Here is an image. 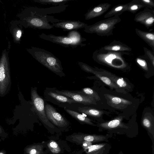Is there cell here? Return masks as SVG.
<instances>
[{
    "label": "cell",
    "mask_w": 154,
    "mask_h": 154,
    "mask_svg": "<svg viewBox=\"0 0 154 154\" xmlns=\"http://www.w3.org/2000/svg\"><path fill=\"white\" fill-rule=\"evenodd\" d=\"M18 20L25 28H30L37 29H51L53 26L51 23H56L60 21L59 20L50 15L42 16L34 12L29 7L25 8L17 15Z\"/></svg>",
    "instance_id": "obj_1"
},
{
    "label": "cell",
    "mask_w": 154,
    "mask_h": 154,
    "mask_svg": "<svg viewBox=\"0 0 154 154\" xmlns=\"http://www.w3.org/2000/svg\"><path fill=\"white\" fill-rule=\"evenodd\" d=\"M26 50L39 63L57 75L61 77L65 76L61 61L51 53L33 46Z\"/></svg>",
    "instance_id": "obj_2"
},
{
    "label": "cell",
    "mask_w": 154,
    "mask_h": 154,
    "mask_svg": "<svg viewBox=\"0 0 154 154\" xmlns=\"http://www.w3.org/2000/svg\"><path fill=\"white\" fill-rule=\"evenodd\" d=\"M130 54L128 52H118L105 51L99 49L93 54L94 60L99 63L113 67L123 68L127 64L124 57Z\"/></svg>",
    "instance_id": "obj_3"
},
{
    "label": "cell",
    "mask_w": 154,
    "mask_h": 154,
    "mask_svg": "<svg viewBox=\"0 0 154 154\" xmlns=\"http://www.w3.org/2000/svg\"><path fill=\"white\" fill-rule=\"evenodd\" d=\"M11 85L8 52L3 50L0 58V97H3L9 92Z\"/></svg>",
    "instance_id": "obj_4"
},
{
    "label": "cell",
    "mask_w": 154,
    "mask_h": 154,
    "mask_svg": "<svg viewBox=\"0 0 154 154\" xmlns=\"http://www.w3.org/2000/svg\"><path fill=\"white\" fill-rule=\"evenodd\" d=\"M121 20L119 16H115L98 21L90 25H86L84 28L85 32L95 33L98 35L109 36L112 35L115 25L120 23Z\"/></svg>",
    "instance_id": "obj_5"
},
{
    "label": "cell",
    "mask_w": 154,
    "mask_h": 154,
    "mask_svg": "<svg viewBox=\"0 0 154 154\" xmlns=\"http://www.w3.org/2000/svg\"><path fill=\"white\" fill-rule=\"evenodd\" d=\"M31 102L33 109L38 119L45 126L53 128L54 125L48 119L45 113L43 98L38 94L36 87H32L31 89Z\"/></svg>",
    "instance_id": "obj_6"
},
{
    "label": "cell",
    "mask_w": 154,
    "mask_h": 154,
    "mask_svg": "<svg viewBox=\"0 0 154 154\" xmlns=\"http://www.w3.org/2000/svg\"><path fill=\"white\" fill-rule=\"evenodd\" d=\"M56 88H46L44 92V99L59 107L67 108L73 103H77L72 99L57 93Z\"/></svg>",
    "instance_id": "obj_7"
},
{
    "label": "cell",
    "mask_w": 154,
    "mask_h": 154,
    "mask_svg": "<svg viewBox=\"0 0 154 154\" xmlns=\"http://www.w3.org/2000/svg\"><path fill=\"white\" fill-rule=\"evenodd\" d=\"M39 37L44 40L58 44L65 48L71 47L73 48L80 46H84L86 44L81 43L68 36H56L51 34L46 35L42 33Z\"/></svg>",
    "instance_id": "obj_8"
},
{
    "label": "cell",
    "mask_w": 154,
    "mask_h": 154,
    "mask_svg": "<svg viewBox=\"0 0 154 154\" xmlns=\"http://www.w3.org/2000/svg\"><path fill=\"white\" fill-rule=\"evenodd\" d=\"M45 106L46 115L50 122L59 127H66L69 124L67 120L53 106L45 101Z\"/></svg>",
    "instance_id": "obj_9"
},
{
    "label": "cell",
    "mask_w": 154,
    "mask_h": 154,
    "mask_svg": "<svg viewBox=\"0 0 154 154\" xmlns=\"http://www.w3.org/2000/svg\"><path fill=\"white\" fill-rule=\"evenodd\" d=\"M56 91L60 94L72 99L77 103L84 105L96 104L95 100L94 98L83 95L79 93L77 91L60 90L57 89Z\"/></svg>",
    "instance_id": "obj_10"
},
{
    "label": "cell",
    "mask_w": 154,
    "mask_h": 154,
    "mask_svg": "<svg viewBox=\"0 0 154 154\" xmlns=\"http://www.w3.org/2000/svg\"><path fill=\"white\" fill-rule=\"evenodd\" d=\"M136 22L143 25L147 29L154 23V10L147 8L136 14L134 19Z\"/></svg>",
    "instance_id": "obj_11"
},
{
    "label": "cell",
    "mask_w": 154,
    "mask_h": 154,
    "mask_svg": "<svg viewBox=\"0 0 154 154\" xmlns=\"http://www.w3.org/2000/svg\"><path fill=\"white\" fill-rule=\"evenodd\" d=\"M52 25L57 28H61L64 31L77 30L84 28L88 24L79 20H61L56 23H52Z\"/></svg>",
    "instance_id": "obj_12"
},
{
    "label": "cell",
    "mask_w": 154,
    "mask_h": 154,
    "mask_svg": "<svg viewBox=\"0 0 154 154\" xmlns=\"http://www.w3.org/2000/svg\"><path fill=\"white\" fill-rule=\"evenodd\" d=\"M111 6L110 4L107 3L98 5L89 10L84 15L85 20L91 19L102 15L108 10Z\"/></svg>",
    "instance_id": "obj_13"
},
{
    "label": "cell",
    "mask_w": 154,
    "mask_h": 154,
    "mask_svg": "<svg viewBox=\"0 0 154 154\" xmlns=\"http://www.w3.org/2000/svg\"><path fill=\"white\" fill-rule=\"evenodd\" d=\"M9 31L11 34L14 42L16 44H20L21 38L24 33L23 26L18 20L11 21Z\"/></svg>",
    "instance_id": "obj_14"
},
{
    "label": "cell",
    "mask_w": 154,
    "mask_h": 154,
    "mask_svg": "<svg viewBox=\"0 0 154 154\" xmlns=\"http://www.w3.org/2000/svg\"><path fill=\"white\" fill-rule=\"evenodd\" d=\"M100 49L105 51L128 52L132 51L131 48L127 45L118 41L114 40L109 44L101 48Z\"/></svg>",
    "instance_id": "obj_15"
},
{
    "label": "cell",
    "mask_w": 154,
    "mask_h": 154,
    "mask_svg": "<svg viewBox=\"0 0 154 154\" xmlns=\"http://www.w3.org/2000/svg\"><path fill=\"white\" fill-rule=\"evenodd\" d=\"M135 31L137 35L145 41L154 51V33L153 32L144 31L137 28Z\"/></svg>",
    "instance_id": "obj_16"
},
{
    "label": "cell",
    "mask_w": 154,
    "mask_h": 154,
    "mask_svg": "<svg viewBox=\"0 0 154 154\" xmlns=\"http://www.w3.org/2000/svg\"><path fill=\"white\" fill-rule=\"evenodd\" d=\"M64 109L69 114L79 122L94 126L97 125L94 124L90 119L84 116L77 112L66 108H64Z\"/></svg>",
    "instance_id": "obj_17"
},
{
    "label": "cell",
    "mask_w": 154,
    "mask_h": 154,
    "mask_svg": "<svg viewBox=\"0 0 154 154\" xmlns=\"http://www.w3.org/2000/svg\"><path fill=\"white\" fill-rule=\"evenodd\" d=\"M127 4H118L114 6L104 16V18H109L115 16H119L124 12L127 11Z\"/></svg>",
    "instance_id": "obj_18"
},
{
    "label": "cell",
    "mask_w": 154,
    "mask_h": 154,
    "mask_svg": "<svg viewBox=\"0 0 154 154\" xmlns=\"http://www.w3.org/2000/svg\"><path fill=\"white\" fill-rule=\"evenodd\" d=\"M78 110L91 117L97 118L101 116L102 112L88 107H79Z\"/></svg>",
    "instance_id": "obj_19"
},
{
    "label": "cell",
    "mask_w": 154,
    "mask_h": 154,
    "mask_svg": "<svg viewBox=\"0 0 154 154\" xmlns=\"http://www.w3.org/2000/svg\"><path fill=\"white\" fill-rule=\"evenodd\" d=\"M127 5V11L133 14L136 13L142 8L145 7L139 0H133Z\"/></svg>",
    "instance_id": "obj_20"
},
{
    "label": "cell",
    "mask_w": 154,
    "mask_h": 154,
    "mask_svg": "<svg viewBox=\"0 0 154 154\" xmlns=\"http://www.w3.org/2000/svg\"><path fill=\"white\" fill-rule=\"evenodd\" d=\"M74 0H34L36 3L43 5H63L69 1Z\"/></svg>",
    "instance_id": "obj_21"
},
{
    "label": "cell",
    "mask_w": 154,
    "mask_h": 154,
    "mask_svg": "<svg viewBox=\"0 0 154 154\" xmlns=\"http://www.w3.org/2000/svg\"><path fill=\"white\" fill-rule=\"evenodd\" d=\"M77 91L83 95L92 97L95 100H99L100 99V97L97 93L90 88H85Z\"/></svg>",
    "instance_id": "obj_22"
},
{
    "label": "cell",
    "mask_w": 154,
    "mask_h": 154,
    "mask_svg": "<svg viewBox=\"0 0 154 154\" xmlns=\"http://www.w3.org/2000/svg\"><path fill=\"white\" fill-rule=\"evenodd\" d=\"M143 49L144 53V56L151 63L153 67L154 66V53L153 51L149 50L144 47Z\"/></svg>",
    "instance_id": "obj_23"
},
{
    "label": "cell",
    "mask_w": 154,
    "mask_h": 154,
    "mask_svg": "<svg viewBox=\"0 0 154 154\" xmlns=\"http://www.w3.org/2000/svg\"><path fill=\"white\" fill-rule=\"evenodd\" d=\"M91 73L95 74L96 76L100 79L102 82L107 85L110 86L111 87H114V85L112 83L111 80L108 78L103 76L100 75L95 71L93 68L91 70Z\"/></svg>",
    "instance_id": "obj_24"
},
{
    "label": "cell",
    "mask_w": 154,
    "mask_h": 154,
    "mask_svg": "<svg viewBox=\"0 0 154 154\" xmlns=\"http://www.w3.org/2000/svg\"><path fill=\"white\" fill-rule=\"evenodd\" d=\"M49 145L51 150L53 153H58L60 151V149L59 146L57 144L55 141L51 142Z\"/></svg>",
    "instance_id": "obj_25"
},
{
    "label": "cell",
    "mask_w": 154,
    "mask_h": 154,
    "mask_svg": "<svg viewBox=\"0 0 154 154\" xmlns=\"http://www.w3.org/2000/svg\"><path fill=\"white\" fill-rule=\"evenodd\" d=\"M145 7L151 9L154 8V2L152 0H139Z\"/></svg>",
    "instance_id": "obj_26"
},
{
    "label": "cell",
    "mask_w": 154,
    "mask_h": 154,
    "mask_svg": "<svg viewBox=\"0 0 154 154\" xmlns=\"http://www.w3.org/2000/svg\"><path fill=\"white\" fill-rule=\"evenodd\" d=\"M111 102L115 104H119L122 103H127V101L125 100H122L121 98L117 97H113L111 100Z\"/></svg>",
    "instance_id": "obj_27"
},
{
    "label": "cell",
    "mask_w": 154,
    "mask_h": 154,
    "mask_svg": "<svg viewBox=\"0 0 154 154\" xmlns=\"http://www.w3.org/2000/svg\"><path fill=\"white\" fill-rule=\"evenodd\" d=\"M117 84L121 87H124L126 85L125 83L121 79H119L117 81Z\"/></svg>",
    "instance_id": "obj_28"
},
{
    "label": "cell",
    "mask_w": 154,
    "mask_h": 154,
    "mask_svg": "<svg viewBox=\"0 0 154 154\" xmlns=\"http://www.w3.org/2000/svg\"><path fill=\"white\" fill-rule=\"evenodd\" d=\"M36 150L35 149H32L29 152V154H36Z\"/></svg>",
    "instance_id": "obj_29"
},
{
    "label": "cell",
    "mask_w": 154,
    "mask_h": 154,
    "mask_svg": "<svg viewBox=\"0 0 154 154\" xmlns=\"http://www.w3.org/2000/svg\"><path fill=\"white\" fill-rule=\"evenodd\" d=\"M2 132V128L0 126V134H1Z\"/></svg>",
    "instance_id": "obj_30"
},
{
    "label": "cell",
    "mask_w": 154,
    "mask_h": 154,
    "mask_svg": "<svg viewBox=\"0 0 154 154\" xmlns=\"http://www.w3.org/2000/svg\"><path fill=\"white\" fill-rule=\"evenodd\" d=\"M117 154H124L122 151H120Z\"/></svg>",
    "instance_id": "obj_31"
},
{
    "label": "cell",
    "mask_w": 154,
    "mask_h": 154,
    "mask_svg": "<svg viewBox=\"0 0 154 154\" xmlns=\"http://www.w3.org/2000/svg\"><path fill=\"white\" fill-rule=\"evenodd\" d=\"M0 154H4L2 152H0Z\"/></svg>",
    "instance_id": "obj_32"
}]
</instances>
